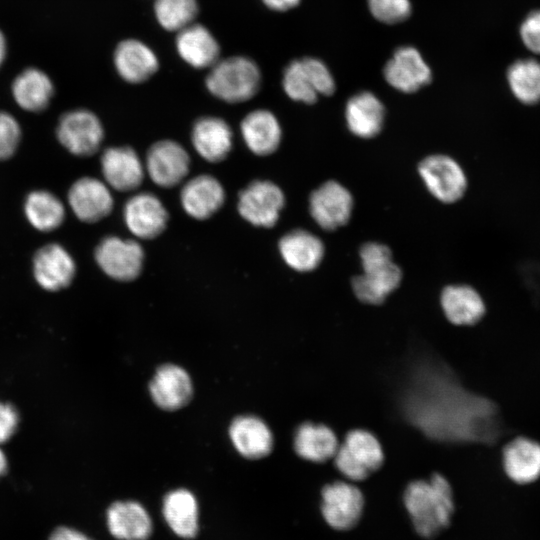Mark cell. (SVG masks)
<instances>
[{
	"mask_svg": "<svg viewBox=\"0 0 540 540\" xmlns=\"http://www.w3.org/2000/svg\"><path fill=\"white\" fill-rule=\"evenodd\" d=\"M360 259L362 273L352 277V293L362 304L381 305L400 287L402 271L393 262L390 249L383 244H364Z\"/></svg>",
	"mask_w": 540,
	"mask_h": 540,
	"instance_id": "obj_2",
	"label": "cell"
},
{
	"mask_svg": "<svg viewBox=\"0 0 540 540\" xmlns=\"http://www.w3.org/2000/svg\"><path fill=\"white\" fill-rule=\"evenodd\" d=\"M229 435L236 450L248 459H259L272 451L273 434L269 426L256 416L235 418L230 425Z\"/></svg>",
	"mask_w": 540,
	"mask_h": 540,
	"instance_id": "obj_27",
	"label": "cell"
},
{
	"mask_svg": "<svg viewBox=\"0 0 540 540\" xmlns=\"http://www.w3.org/2000/svg\"><path fill=\"white\" fill-rule=\"evenodd\" d=\"M418 171L430 193L444 203L459 200L466 191L464 171L448 156L431 155L421 161Z\"/></svg>",
	"mask_w": 540,
	"mask_h": 540,
	"instance_id": "obj_10",
	"label": "cell"
},
{
	"mask_svg": "<svg viewBox=\"0 0 540 540\" xmlns=\"http://www.w3.org/2000/svg\"><path fill=\"white\" fill-rule=\"evenodd\" d=\"M504 472L517 484H529L540 477V443L519 436L510 440L502 450Z\"/></svg>",
	"mask_w": 540,
	"mask_h": 540,
	"instance_id": "obj_24",
	"label": "cell"
},
{
	"mask_svg": "<svg viewBox=\"0 0 540 540\" xmlns=\"http://www.w3.org/2000/svg\"><path fill=\"white\" fill-rule=\"evenodd\" d=\"M279 251L289 267L298 272H310L321 263L324 245L312 233L297 229L280 239Z\"/></svg>",
	"mask_w": 540,
	"mask_h": 540,
	"instance_id": "obj_29",
	"label": "cell"
},
{
	"mask_svg": "<svg viewBox=\"0 0 540 540\" xmlns=\"http://www.w3.org/2000/svg\"><path fill=\"white\" fill-rule=\"evenodd\" d=\"M520 36L528 50L540 55V10L525 18L520 27Z\"/></svg>",
	"mask_w": 540,
	"mask_h": 540,
	"instance_id": "obj_38",
	"label": "cell"
},
{
	"mask_svg": "<svg viewBox=\"0 0 540 540\" xmlns=\"http://www.w3.org/2000/svg\"><path fill=\"white\" fill-rule=\"evenodd\" d=\"M54 87L51 79L37 68H28L20 73L12 84V94L16 103L24 110L38 112L45 109Z\"/></svg>",
	"mask_w": 540,
	"mask_h": 540,
	"instance_id": "obj_32",
	"label": "cell"
},
{
	"mask_svg": "<svg viewBox=\"0 0 540 540\" xmlns=\"http://www.w3.org/2000/svg\"><path fill=\"white\" fill-rule=\"evenodd\" d=\"M263 4L273 10L278 12H283L290 10L296 7L301 0H261Z\"/></svg>",
	"mask_w": 540,
	"mask_h": 540,
	"instance_id": "obj_41",
	"label": "cell"
},
{
	"mask_svg": "<svg viewBox=\"0 0 540 540\" xmlns=\"http://www.w3.org/2000/svg\"><path fill=\"white\" fill-rule=\"evenodd\" d=\"M507 80L513 95L523 104L540 102V62L518 60L509 67Z\"/></svg>",
	"mask_w": 540,
	"mask_h": 540,
	"instance_id": "obj_34",
	"label": "cell"
},
{
	"mask_svg": "<svg viewBox=\"0 0 540 540\" xmlns=\"http://www.w3.org/2000/svg\"><path fill=\"white\" fill-rule=\"evenodd\" d=\"M163 517L169 528L184 539L194 538L199 529L198 502L187 489H175L167 493L162 505Z\"/></svg>",
	"mask_w": 540,
	"mask_h": 540,
	"instance_id": "obj_28",
	"label": "cell"
},
{
	"mask_svg": "<svg viewBox=\"0 0 540 540\" xmlns=\"http://www.w3.org/2000/svg\"><path fill=\"white\" fill-rule=\"evenodd\" d=\"M100 268L111 278L119 281L134 280L140 274L144 252L134 240L116 236L104 238L95 250Z\"/></svg>",
	"mask_w": 540,
	"mask_h": 540,
	"instance_id": "obj_9",
	"label": "cell"
},
{
	"mask_svg": "<svg viewBox=\"0 0 540 540\" xmlns=\"http://www.w3.org/2000/svg\"><path fill=\"white\" fill-rule=\"evenodd\" d=\"M384 106L373 93L364 91L347 102L345 118L349 130L358 137L371 138L382 129Z\"/></svg>",
	"mask_w": 540,
	"mask_h": 540,
	"instance_id": "obj_31",
	"label": "cell"
},
{
	"mask_svg": "<svg viewBox=\"0 0 540 540\" xmlns=\"http://www.w3.org/2000/svg\"><path fill=\"white\" fill-rule=\"evenodd\" d=\"M113 62L118 75L132 84L148 80L159 68V60L154 50L136 38L124 39L118 43Z\"/></svg>",
	"mask_w": 540,
	"mask_h": 540,
	"instance_id": "obj_15",
	"label": "cell"
},
{
	"mask_svg": "<svg viewBox=\"0 0 540 540\" xmlns=\"http://www.w3.org/2000/svg\"><path fill=\"white\" fill-rule=\"evenodd\" d=\"M106 519L109 532L119 540H147L153 531L149 513L133 500L112 503Z\"/></svg>",
	"mask_w": 540,
	"mask_h": 540,
	"instance_id": "obj_23",
	"label": "cell"
},
{
	"mask_svg": "<svg viewBox=\"0 0 540 540\" xmlns=\"http://www.w3.org/2000/svg\"><path fill=\"white\" fill-rule=\"evenodd\" d=\"M33 263L37 283L48 291L67 287L76 271L73 258L59 244H48L39 249Z\"/></svg>",
	"mask_w": 540,
	"mask_h": 540,
	"instance_id": "obj_20",
	"label": "cell"
},
{
	"mask_svg": "<svg viewBox=\"0 0 540 540\" xmlns=\"http://www.w3.org/2000/svg\"><path fill=\"white\" fill-rule=\"evenodd\" d=\"M189 165L187 151L172 140L154 143L146 156V170L150 179L163 188L179 184L188 174Z\"/></svg>",
	"mask_w": 540,
	"mask_h": 540,
	"instance_id": "obj_11",
	"label": "cell"
},
{
	"mask_svg": "<svg viewBox=\"0 0 540 540\" xmlns=\"http://www.w3.org/2000/svg\"><path fill=\"white\" fill-rule=\"evenodd\" d=\"M6 49H7L6 40L2 31L0 30V66L6 57Z\"/></svg>",
	"mask_w": 540,
	"mask_h": 540,
	"instance_id": "obj_42",
	"label": "cell"
},
{
	"mask_svg": "<svg viewBox=\"0 0 540 540\" xmlns=\"http://www.w3.org/2000/svg\"><path fill=\"white\" fill-rule=\"evenodd\" d=\"M384 459L378 438L366 429L356 428L340 441L332 463L347 481L362 482L381 469Z\"/></svg>",
	"mask_w": 540,
	"mask_h": 540,
	"instance_id": "obj_4",
	"label": "cell"
},
{
	"mask_svg": "<svg viewBox=\"0 0 540 540\" xmlns=\"http://www.w3.org/2000/svg\"><path fill=\"white\" fill-rule=\"evenodd\" d=\"M282 86L289 98L307 104L316 102L320 94L332 95L336 88L328 67L313 57L291 61L284 69Z\"/></svg>",
	"mask_w": 540,
	"mask_h": 540,
	"instance_id": "obj_5",
	"label": "cell"
},
{
	"mask_svg": "<svg viewBox=\"0 0 540 540\" xmlns=\"http://www.w3.org/2000/svg\"><path fill=\"white\" fill-rule=\"evenodd\" d=\"M180 200L189 216L204 220L222 207L225 191L221 183L213 176L198 175L183 186Z\"/></svg>",
	"mask_w": 540,
	"mask_h": 540,
	"instance_id": "obj_25",
	"label": "cell"
},
{
	"mask_svg": "<svg viewBox=\"0 0 540 540\" xmlns=\"http://www.w3.org/2000/svg\"><path fill=\"white\" fill-rule=\"evenodd\" d=\"M49 540H91L85 534L69 528V527H58L50 535Z\"/></svg>",
	"mask_w": 540,
	"mask_h": 540,
	"instance_id": "obj_40",
	"label": "cell"
},
{
	"mask_svg": "<svg viewBox=\"0 0 540 540\" xmlns=\"http://www.w3.org/2000/svg\"><path fill=\"white\" fill-rule=\"evenodd\" d=\"M373 17L386 24H396L406 20L411 14L410 0H367Z\"/></svg>",
	"mask_w": 540,
	"mask_h": 540,
	"instance_id": "obj_36",
	"label": "cell"
},
{
	"mask_svg": "<svg viewBox=\"0 0 540 540\" xmlns=\"http://www.w3.org/2000/svg\"><path fill=\"white\" fill-rule=\"evenodd\" d=\"M403 502L421 537L433 538L449 526L454 511L453 491L442 473L432 472L427 479L410 481Z\"/></svg>",
	"mask_w": 540,
	"mask_h": 540,
	"instance_id": "obj_1",
	"label": "cell"
},
{
	"mask_svg": "<svg viewBox=\"0 0 540 540\" xmlns=\"http://www.w3.org/2000/svg\"><path fill=\"white\" fill-rule=\"evenodd\" d=\"M309 203L316 223L325 230H334L349 221L353 198L340 183L327 181L311 193Z\"/></svg>",
	"mask_w": 540,
	"mask_h": 540,
	"instance_id": "obj_12",
	"label": "cell"
},
{
	"mask_svg": "<svg viewBox=\"0 0 540 540\" xmlns=\"http://www.w3.org/2000/svg\"><path fill=\"white\" fill-rule=\"evenodd\" d=\"M322 515L333 529L349 530L359 521L364 496L359 487L347 480L327 483L321 490Z\"/></svg>",
	"mask_w": 540,
	"mask_h": 540,
	"instance_id": "obj_6",
	"label": "cell"
},
{
	"mask_svg": "<svg viewBox=\"0 0 540 540\" xmlns=\"http://www.w3.org/2000/svg\"><path fill=\"white\" fill-rule=\"evenodd\" d=\"M19 415L14 406L0 402V444L8 441L15 433Z\"/></svg>",
	"mask_w": 540,
	"mask_h": 540,
	"instance_id": "obj_39",
	"label": "cell"
},
{
	"mask_svg": "<svg viewBox=\"0 0 540 540\" xmlns=\"http://www.w3.org/2000/svg\"><path fill=\"white\" fill-rule=\"evenodd\" d=\"M124 221L133 235L153 239L166 228L168 213L158 197L143 192L127 200L123 210Z\"/></svg>",
	"mask_w": 540,
	"mask_h": 540,
	"instance_id": "obj_13",
	"label": "cell"
},
{
	"mask_svg": "<svg viewBox=\"0 0 540 540\" xmlns=\"http://www.w3.org/2000/svg\"><path fill=\"white\" fill-rule=\"evenodd\" d=\"M175 47L179 57L196 69L211 68L220 59V45L204 25L192 23L178 31Z\"/></svg>",
	"mask_w": 540,
	"mask_h": 540,
	"instance_id": "obj_18",
	"label": "cell"
},
{
	"mask_svg": "<svg viewBox=\"0 0 540 540\" xmlns=\"http://www.w3.org/2000/svg\"><path fill=\"white\" fill-rule=\"evenodd\" d=\"M68 202L74 214L83 222H97L112 211L113 197L102 181L83 177L72 184Z\"/></svg>",
	"mask_w": 540,
	"mask_h": 540,
	"instance_id": "obj_17",
	"label": "cell"
},
{
	"mask_svg": "<svg viewBox=\"0 0 540 540\" xmlns=\"http://www.w3.org/2000/svg\"><path fill=\"white\" fill-rule=\"evenodd\" d=\"M439 303L447 321L456 326H473L487 311L480 293L466 284L445 286L440 292Z\"/></svg>",
	"mask_w": 540,
	"mask_h": 540,
	"instance_id": "obj_16",
	"label": "cell"
},
{
	"mask_svg": "<svg viewBox=\"0 0 540 540\" xmlns=\"http://www.w3.org/2000/svg\"><path fill=\"white\" fill-rule=\"evenodd\" d=\"M149 391L158 407L171 411L190 401L193 388L189 374L182 367L165 364L157 369Z\"/></svg>",
	"mask_w": 540,
	"mask_h": 540,
	"instance_id": "obj_22",
	"label": "cell"
},
{
	"mask_svg": "<svg viewBox=\"0 0 540 540\" xmlns=\"http://www.w3.org/2000/svg\"><path fill=\"white\" fill-rule=\"evenodd\" d=\"M21 130L17 120L7 112H0V160L11 157L20 141Z\"/></svg>",
	"mask_w": 540,
	"mask_h": 540,
	"instance_id": "obj_37",
	"label": "cell"
},
{
	"mask_svg": "<svg viewBox=\"0 0 540 540\" xmlns=\"http://www.w3.org/2000/svg\"><path fill=\"white\" fill-rule=\"evenodd\" d=\"M25 214L30 224L37 230L50 232L62 224L65 208L51 192L33 191L26 198Z\"/></svg>",
	"mask_w": 540,
	"mask_h": 540,
	"instance_id": "obj_33",
	"label": "cell"
},
{
	"mask_svg": "<svg viewBox=\"0 0 540 540\" xmlns=\"http://www.w3.org/2000/svg\"><path fill=\"white\" fill-rule=\"evenodd\" d=\"M261 71L249 57L236 55L219 59L205 78L208 91L228 103H241L256 95L261 86Z\"/></svg>",
	"mask_w": 540,
	"mask_h": 540,
	"instance_id": "obj_3",
	"label": "cell"
},
{
	"mask_svg": "<svg viewBox=\"0 0 540 540\" xmlns=\"http://www.w3.org/2000/svg\"><path fill=\"white\" fill-rule=\"evenodd\" d=\"M386 81L395 89L412 93L430 83L432 74L420 52L411 46L399 47L384 67Z\"/></svg>",
	"mask_w": 540,
	"mask_h": 540,
	"instance_id": "obj_14",
	"label": "cell"
},
{
	"mask_svg": "<svg viewBox=\"0 0 540 540\" xmlns=\"http://www.w3.org/2000/svg\"><path fill=\"white\" fill-rule=\"evenodd\" d=\"M6 470H7V459L4 452L0 449V477L6 472Z\"/></svg>",
	"mask_w": 540,
	"mask_h": 540,
	"instance_id": "obj_43",
	"label": "cell"
},
{
	"mask_svg": "<svg viewBox=\"0 0 540 540\" xmlns=\"http://www.w3.org/2000/svg\"><path fill=\"white\" fill-rule=\"evenodd\" d=\"M197 0H154L153 12L166 31L178 32L194 23L198 14Z\"/></svg>",
	"mask_w": 540,
	"mask_h": 540,
	"instance_id": "obj_35",
	"label": "cell"
},
{
	"mask_svg": "<svg viewBox=\"0 0 540 540\" xmlns=\"http://www.w3.org/2000/svg\"><path fill=\"white\" fill-rule=\"evenodd\" d=\"M335 432L324 423L304 421L293 434L295 454L306 462L322 464L330 462L339 446Z\"/></svg>",
	"mask_w": 540,
	"mask_h": 540,
	"instance_id": "obj_19",
	"label": "cell"
},
{
	"mask_svg": "<svg viewBox=\"0 0 540 540\" xmlns=\"http://www.w3.org/2000/svg\"><path fill=\"white\" fill-rule=\"evenodd\" d=\"M60 143L72 154L90 156L100 147L104 131L98 117L85 109L65 113L57 126Z\"/></svg>",
	"mask_w": 540,
	"mask_h": 540,
	"instance_id": "obj_7",
	"label": "cell"
},
{
	"mask_svg": "<svg viewBox=\"0 0 540 540\" xmlns=\"http://www.w3.org/2000/svg\"><path fill=\"white\" fill-rule=\"evenodd\" d=\"M241 133L248 148L256 155L274 153L281 142V127L275 115L264 109L248 113L241 122Z\"/></svg>",
	"mask_w": 540,
	"mask_h": 540,
	"instance_id": "obj_30",
	"label": "cell"
},
{
	"mask_svg": "<svg viewBox=\"0 0 540 540\" xmlns=\"http://www.w3.org/2000/svg\"><path fill=\"white\" fill-rule=\"evenodd\" d=\"M233 134L228 123L218 117L198 119L192 129L191 140L197 153L208 162L224 160L232 148Z\"/></svg>",
	"mask_w": 540,
	"mask_h": 540,
	"instance_id": "obj_26",
	"label": "cell"
},
{
	"mask_svg": "<svg viewBox=\"0 0 540 540\" xmlns=\"http://www.w3.org/2000/svg\"><path fill=\"white\" fill-rule=\"evenodd\" d=\"M102 174L109 186L127 192L138 188L144 169L138 154L130 147H110L101 157Z\"/></svg>",
	"mask_w": 540,
	"mask_h": 540,
	"instance_id": "obj_21",
	"label": "cell"
},
{
	"mask_svg": "<svg viewBox=\"0 0 540 540\" xmlns=\"http://www.w3.org/2000/svg\"><path fill=\"white\" fill-rule=\"evenodd\" d=\"M282 190L270 181H254L239 193L238 212L254 226L273 227L284 207Z\"/></svg>",
	"mask_w": 540,
	"mask_h": 540,
	"instance_id": "obj_8",
	"label": "cell"
}]
</instances>
